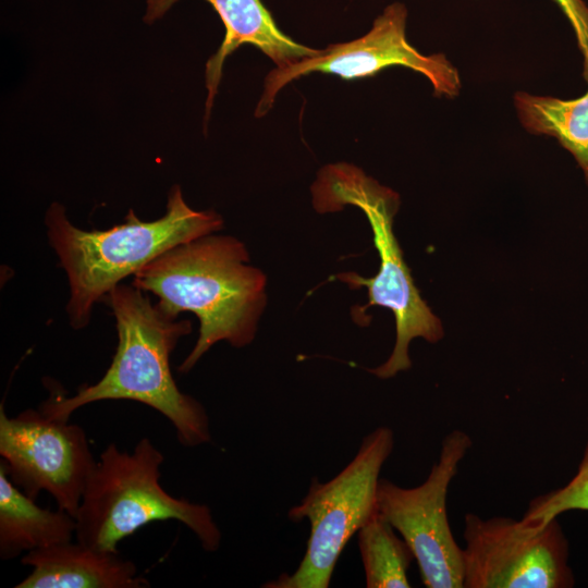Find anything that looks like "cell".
<instances>
[{
	"mask_svg": "<svg viewBox=\"0 0 588 588\" xmlns=\"http://www.w3.org/2000/svg\"><path fill=\"white\" fill-rule=\"evenodd\" d=\"M101 302L115 318L118 345L111 365L99 381L79 387L73 396L52 390L39 411L69 421L76 409L90 403L135 401L171 421L182 445L208 443L211 433L205 407L180 391L170 369L171 353L191 333L192 323L167 315L134 285L118 284Z\"/></svg>",
	"mask_w": 588,
	"mask_h": 588,
	"instance_id": "cell-1",
	"label": "cell"
},
{
	"mask_svg": "<svg viewBox=\"0 0 588 588\" xmlns=\"http://www.w3.org/2000/svg\"><path fill=\"white\" fill-rule=\"evenodd\" d=\"M133 285L155 294L157 306L173 318L182 311L197 316L198 339L177 367L181 373L220 341L248 345L267 304L265 273L230 235L208 234L168 249L134 274Z\"/></svg>",
	"mask_w": 588,
	"mask_h": 588,
	"instance_id": "cell-2",
	"label": "cell"
},
{
	"mask_svg": "<svg viewBox=\"0 0 588 588\" xmlns=\"http://www.w3.org/2000/svg\"><path fill=\"white\" fill-rule=\"evenodd\" d=\"M45 223L49 244L60 259L70 284L66 313L75 330L90 321L94 305L128 275L168 249L223 228L213 210L196 211L174 185L166 213L154 221H142L130 209L123 223L105 231H85L73 225L65 207L49 206Z\"/></svg>",
	"mask_w": 588,
	"mask_h": 588,
	"instance_id": "cell-3",
	"label": "cell"
},
{
	"mask_svg": "<svg viewBox=\"0 0 588 588\" xmlns=\"http://www.w3.org/2000/svg\"><path fill=\"white\" fill-rule=\"evenodd\" d=\"M311 195L318 212H334L351 205L363 210L371 226L380 257L378 273L364 278L355 272H342L335 279L351 287H367L368 303L358 313H365L370 306L385 307L393 313L396 327L394 348L387 362L368 369L381 379L392 378L411 368L408 348L412 340L422 338L436 343L443 336L442 323L415 286L393 233L400 197L359 168L344 162L323 167L311 186Z\"/></svg>",
	"mask_w": 588,
	"mask_h": 588,
	"instance_id": "cell-4",
	"label": "cell"
},
{
	"mask_svg": "<svg viewBox=\"0 0 588 588\" xmlns=\"http://www.w3.org/2000/svg\"><path fill=\"white\" fill-rule=\"evenodd\" d=\"M163 454L148 438L132 452L110 443L100 454L75 515L76 541L107 552L140 527L157 520L175 519L188 527L204 550L215 552L221 531L210 509L174 498L159 480Z\"/></svg>",
	"mask_w": 588,
	"mask_h": 588,
	"instance_id": "cell-5",
	"label": "cell"
},
{
	"mask_svg": "<svg viewBox=\"0 0 588 588\" xmlns=\"http://www.w3.org/2000/svg\"><path fill=\"white\" fill-rule=\"evenodd\" d=\"M393 446L392 429L378 427L363 439L355 457L335 477L328 482L313 478L305 498L287 513L292 522H309L305 555L292 574H281L262 587H329L346 543L378 513L380 471Z\"/></svg>",
	"mask_w": 588,
	"mask_h": 588,
	"instance_id": "cell-6",
	"label": "cell"
},
{
	"mask_svg": "<svg viewBox=\"0 0 588 588\" xmlns=\"http://www.w3.org/2000/svg\"><path fill=\"white\" fill-rule=\"evenodd\" d=\"M471 444L468 433L454 429L444 437L439 458L421 485L403 488L379 480L378 512L409 546L428 588H464L463 548L449 524L446 497Z\"/></svg>",
	"mask_w": 588,
	"mask_h": 588,
	"instance_id": "cell-7",
	"label": "cell"
},
{
	"mask_svg": "<svg viewBox=\"0 0 588 588\" xmlns=\"http://www.w3.org/2000/svg\"><path fill=\"white\" fill-rule=\"evenodd\" d=\"M465 588H571L568 541L556 518L464 517Z\"/></svg>",
	"mask_w": 588,
	"mask_h": 588,
	"instance_id": "cell-8",
	"label": "cell"
},
{
	"mask_svg": "<svg viewBox=\"0 0 588 588\" xmlns=\"http://www.w3.org/2000/svg\"><path fill=\"white\" fill-rule=\"evenodd\" d=\"M0 455L10 480L36 500L41 491L74 518L97 462L85 430L39 409L9 417L0 406Z\"/></svg>",
	"mask_w": 588,
	"mask_h": 588,
	"instance_id": "cell-9",
	"label": "cell"
},
{
	"mask_svg": "<svg viewBox=\"0 0 588 588\" xmlns=\"http://www.w3.org/2000/svg\"><path fill=\"white\" fill-rule=\"evenodd\" d=\"M406 7L394 2L383 10L363 37L330 45L314 57L273 69L266 76L255 115L267 114L278 93L290 82L314 72L354 79L373 76L387 68L403 66L427 77L434 95L457 96L461 90L457 69L442 53L425 56L413 47L406 38Z\"/></svg>",
	"mask_w": 588,
	"mask_h": 588,
	"instance_id": "cell-10",
	"label": "cell"
},
{
	"mask_svg": "<svg viewBox=\"0 0 588 588\" xmlns=\"http://www.w3.org/2000/svg\"><path fill=\"white\" fill-rule=\"evenodd\" d=\"M179 0H147L144 22L152 24L163 17ZM221 19L225 35L217 52L206 63L205 82L208 90L205 125L222 77L223 63L241 45L250 44L269 57L277 68H285L320 49L303 46L285 35L261 0H205Z\"/></svg>",
	"mask_w": 588,
	"mask_h": 588,
	"instance_id": "cell-11",
	"label": "cell"
},
{
	"mask_svg": "<svg viewBox=\"0 0 588 588\" xmlns=\"http://www.w3.org/2000/svg\"><path fill=\"white\" fill-rule=\"evenodd\" d=\"M32 572L15 588H147L150 583L119 552L100 551L78 541L25 553Z\"/></svg>",
	"mask_w": 588,
	"mask_h": 588,
	"instance_id": "cell-12",
	"label": "cell"
},
{
	"mask_svg": "<svg viewBox=\"0 0 588 588\" xmlns=\"http://www.w3.org/2000/svg\"><path fill=\"white\" fill-rule=\"evenodd\" d=\"M75 518L58 509H42L9 478L0 462V558L15 559L22 552L72 541Z\"/></svg>",
	"mask_w": 588,
	"mask_h": 588,
	"instance_id": "cell-13",
	"label": "cell"
},
{
	"mask_svg": "<svg viewBox=\"0 0 588 588\" xmlns=\"http://www.w3.org/2000/svg\"><path fill=\"white\" fill-rule=\"evenodd\" d=\"M514 106L529 133L552 136L573 155L588 184V90L568 100L517 91Z\"/></svg>",
	"mask_w": 588,
	"mask_h": 588,
	"instance_id": "cell-14",
	"label": "cell"
},
{
	"mask_svg": "<svg viewBox=\"0 0 588 588\" xmlns=\"http://www.w3.org/2000/svg\"><path fill=\"white\" fill-rule=\"evenodd\" d=\"M378 512L358 530V548L368 588H408L415 559L409 546Z\"/></svg>",
	"mask_w": 588,
	"mask_h": 588,
	"instance_id": "cell-15",
	"label": "cell"
},
{
	"mask_svg": "<svg viewBox=\"0 0 588 588\" xmlns=\"http://www.w3.org/2000/svg\"><path fill=\"white\" fill-rule=\"evenodd\" d=\"M573 510L588 511V440L577 471L572 479L565 486L532 499L522 519L546 525L551 519Z\"/></svg>",
	"mask_w": 588,
	"mask_h": 588,
	"instance_id": "cell-16",
	"label": "cell"
},
{
	"mask_svg": "<svg viewBox=\"0 0 588 588\" xmlns=\"http://www.w3.org/2000/svg\"><path fill=\"white\" fill-rule=\"evenodd\" d=\"M562 10L576 36L583 57V76L588 83V5L583 0H553Z\"/></svg>",
	"mask_w": 588,
	"mask_h": 588,
	"instance_id": "cell-17",
	"label": "cell"
}]
</instances>
